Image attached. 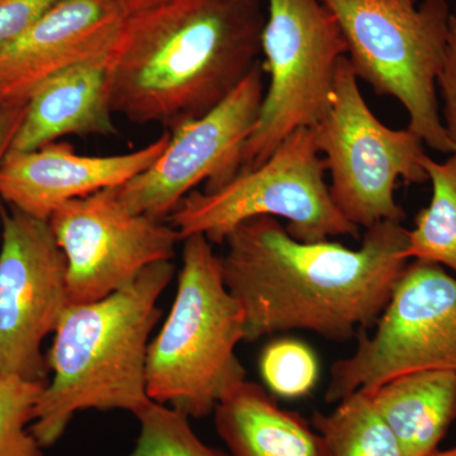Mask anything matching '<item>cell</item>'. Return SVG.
<instances>
[{
	"label": "cell",
	"instance_id": "6da1fadb",
	"mask_svg": "<svg viewBox=\"0 0 456 456\" xmlns=\"http://www.w3.org/2000/svg\"><path fill=\"white\" fill-rule=\"evenodd\" d=\"M408 230L383 221L359 248L301 242L281 220L250 218L231 231L222 278L245 314V342L288 331L349 341L375 326L407 268Z\"/></svg>",
	"mask_w": 456,
	"mask_h": 456
},
{
	"label": "cell",
	"instance_id": "7a4b0ae2",
	"mask_svg": "<svg viewBox=\"0 0 456 456\" xmlns=\"http://www.w3.org/2000/svg\"><path fill=\"white\" fill-rule=\"evenodd\" d=\"M264 0H169L128 14L108 59L114 116L167 131L217 107L260 61Z\"/></svg>",
	"mask_w": 456,
	"mask_h": 456
},
{
	"label": "cell",
	"instance_id": "3957f363",
	"mask_svg": "<svg viewBox=\"0 0 456 456\" xmlns=\"http://www.w3.org/2000/svg\"><path fill=\"white\" fill-rule=\"evenodd\" d=\"M174 274L171 260L159 261L106 298L66 307L46 358L53 380L29 426L42 448L55 445L77 412L122 410L136 416L151 402L147 351L163 316L159 298Z\"/></svg>",
	"mask_w": 456,
	"mask_h": 456
},
{
	"label": "cell",
	"instance_id": "277c9868",
	"mask_svg": "<svg viewBox=\"0 0 456 456\" xmlns=\"http://www.w3.org/2000/svg\"><path fill=\"white\" fill-rule=\"evenodd\" d=\"M183 241L175 301L147 351V395L189 419H204L246 380L236 355L245 341V314L207 237Z\"/></svg>",
	"mask_w": 456,
	"mask_h": 456
},
{
	"label": "cell",
	"instance_id": "5b68a950",
	"mask_svg": "<svg viewBox=\"0 0 456 456\" xmlns=\"http://www.w3.org/2000/svg\"><path fill=\"white\" fill-rule=\"evenodd\" d=\"M347 45L353 73L375 94L397 99L408 128L441 154H455L437 101L452 26L448 0H321Z\"/></svg>",
	"mask_w": 456,
	"mask_h": 456
},
{
	"label": "cell",
	"instance_id": "8992f818",
	"mask_svg": "<svg viewBox=\"0 0 456 456\" xmlns=\"http://www.w3.org/2000/svg\"><path fill=\"white\" fill-rule=\"evenodd\" d=\"M326 171L314 127L299 128L256 169L241 171L213 191L194 189L167 222L182 241L204 235L212 245L224 244L231 231L260 216L287 222L285 230L297 241L359 239L360 227L347 221L332 200Z\"/></svg>",
	"mask_w": 456,
	"mask_h": 456
},
{
	"label": "cell",
	"instance_id": "52a82bcc",
	"mask_svg": "<svg viewBox=\"0 0 456 456\" xmlns=\"http://www.w3.org/2000/svg\"><path fill=\"white\" fill-rule=\"evenodd\" d=\"M261 61L269 84L241 171L259 167L299 128L314 127L331 104L338 62L347 45L332 12L321 0H265Z\"/></svg>",
	"mask_w": 456,
	"mask_h": 456
},
{
	"label": "cell",
	"instance_id": "ba28073f",
	"mask_svg": "<svg viewBox=\"0 0 456 456\" xmlns=\"http://www.w3.org/2000/svg\"><path fill=\"white\" fill-rule=\"evenodd\" d=\"M314 130L341 215L365 230L383 221L402 224L406 213L395 202V184L428 182L425 143L410 128L393 130L371 112L346 56L338 62L331 104Z\"/></svg>",
	"mask_w": 456,
	"mask_h": 456
},
{
	"label": "cell",
	"instance_id": "9c48e42d",
	"mask_svg": "<svg viewBox=\"0 0 456 456\" xmlns=\"http://www.w3.org/2000/svg\"><path fill=\"white\" fill-rule=\"evenodd\" d=\"M356 341L331 367L327 403L412 371L456 373V278L437 264L408 263L374 334L360 331Z\"/></svg>",
	"mask_w": 456,
	"mask_h": 456
},
{
	"label": "cell",
	"instance_id": "30bf717a",
	"mask_svg": "<svg viewBox=\"0 0 456 456\" xmlns=\"http://www.w3.org/2000/svg\"><path fill=\"white\" fill-rule=\"evenodd\" d=\"M0 374L47 383L42 354L69 305L66 259L47 221L0 204Z\"/></svg>",
	"mask_w": 456,
	"mask_h": 456
},
{
	"label": "cell",
	"instance_id": "8fae6325",
	"mask_svg": "<svg viewBox=\"0 0 456 456\" xmlns=\"http://www.w3.org/2000/svg\"><path fill=\"white\" fill-rule=\"evenodd\" d=\"M118 188V187H117ZM117 188L62 204L49 224L66 259L69 305L101 301L175 255L178 231L131 212Z\"/></svg>",
	"mask_w": 456,
	"mask_h": 456
},
{
	"label": "cell",
	"instance_id": "7c38bea8",
	"mask_svg": "<svg viewBox=\"0 0 456 456\" xmlns=\"http://www.w3.org/2000/svg\"><path fill=\"white\" fill-rule=\"evenodd\" d=\"M261 60L217 107L170 131L169 145L149 169L117 188L137 215L167 221L197 185L213 191L241 170L242 152L259 118L264 93Z\"/></svg>",
	"mask_w": 456,
	"mask_h": 456
},
{
	"label": "cell",
	"instance_id": "4fadbf2b",
	"mask_svg": "<svg viewBox=\"0 0 456 456\" xmlns=\"http://www.w3.org/2000/svg\"><path fill=\"white\" fill-rule=\"evenodd\" d=\"M127 16L119 0H59L0 44V103H27L53 75L110 55Z\"/></svg>",
	"mask_w": 456,
	"mask_h": 456
},
{
	"label": "cell",
	"instance_id": "5bb4252c",
	"mask_svg": "<svg viewBox=\"0 0 456 456\" xmlns=\"http://www.w3.org/2000/svg\"><path fill=\"white\" fill-rule=\"evenodd\" d=\"M170 131L136 151L86 156L68 142L40 149H11L0 164V200L37 220L49 222L62 204L108 188L121 187L149 169L170 142Z\"/></svg>",
	"mask_w": 456,
	"mask_h": 456
},
{
	"label": "cell",
	"instance_id": "9a60e30c",
	"mask_svg": "<svg viewBox=\"0 0 456 456\" xmlns=\"http://www.w3.org/2000/svg\"><path fill=\"white\" fill-rule=\"evenodd\" d=\"M108 59L80 62L42 83L27 101L11 149L29 151L65 136L116 134L108 97Z\"/></svg>",
	"mask_w": 456,
	"mask_h": 456
},
{
	"label": "cell",
	"instance_id": "2e32d148",
	"mask_svg": "<svg viewBox=\"0 0 456 456\" xmlns=\"http://www.w3.org/2000/svg\"><path fill=\"white\" fill-rule=\"evenodd\" d=\"M213 416L232 456H329L311 422L279 406L259 384L245 380L231 389Z\"/></svg>",
	"mask_w": 456,
	"mask_h": 456
},
{
	"label": "cell",
	"instance_id": "e0dca14e",
	"mask_svg": "<svg viewBox=\"0 0 456 456\" xmlns=\"http://www.w3.org/2000/svg\"><path fill=\"white\" fill-rule=\"evenodd\" d=\"M368 395L397 437L404 456H430L439 450L456 419L454 371L398 375Z\"/></svg>",
	"mask_w": 456,
	"mask_h": 456
},
{
	"label": "cell",
	"instance_id": "ac0fdd59",
	"mask_svg": "<svg viewBox=\"0 0 456 456\" xmlns=\"http://www.w3.org/2000/svg\"><path fill=\"white\" fill-rule=\"evenodd\" d=\"M432 185L428 207L408 231V260L445 265L456 274V152L443 163L425 155L422 160Z\"/></svg>",
	"mask_w": 456,
	"mask_h": 456
},
{
	"label": "cell",
	"instance_id": "d6986e66",
	"mask_svg": "<svg viewBox=\"0 0 456 456\" xmlns=\"http://www.w3.org/2000/svg\"><path fill=\"white\" fill-rule=\"evenodd\" d=\"M311 424L322 437L329 456H404L368 393L347 395L332 412L316 411Z\"/></svg>",
	"mask_w": 456,
	"mask_h": 456
},
{
	"label": "cell",
	"instance_id": "ffe728a7",
	"mask_svg": "<svg viewBox=\"0 0 456 456\" xmlns=\"http://www.w3.org/2000/svg\"><path fill=\"white\" fill-rule=\"evenodd\" d=\"M46 384L0 374V456H44L28 425Z\"/></svg>",
	"mask_w": 456,
	"mask_h": 456
},
{
	"label": "cell",
	"instance_id": "44dd1931",
	"mask_svg": "<svg viewBox=\"0 0 456 456\" xmlns=\"http://www.w3.org/2000/svg\"><path fill=\"white\" fill-rule=\"evenodd\" d=\"M139 439L127 456H224L197 436L189 417L151 401L136 415Z\"/></svg>",
	"mask_w": 456,
	"mask_h": 456
},
{
	"label": "cell",
	"instance_id": "7402d4cb",
	"mask_svg": "<svg viewBox=\"0 0 456 456\" xmlns=\"http://www.w3.org/2000/svg\"><path fill=\"white\" fill-rule=\"evenodd\" d=\"M260 373L269 391L279 397H305L320 378V364L314 351L297 338H279L263 350Z\"/></svg>",
	"mask_w": 456,
	"mask_h": 456
},
{
	"label": "cell",
	"instance_id": "603a6c76",
	"mask_svg": "<svg viewBox=\"0 0 456 456\" xmlns=\"http://www.w3.org/2000/svg\"><path fill=\"white\" fill-rule=\"evenodd\" d=\"M59 0H0V44L16 37Z\"/></svg>",
	"mask_w": 456,
	"mask_h": 456
},
{
	"label": "cell",
	"instance_id": "cb8c5ba5",
	"mask_svg": "<svg viewBox=\"0 0 456 456\" xmlns=\"http://www.w3.org/2000/svg\"><path fill=\"white\" fill-rule=\"evenodd\" d=\"M437 86L443 97L444 126L448 132L450 140L456 147V20L452 18L448 53H446L445 65L441 71Z\"/></svg>",
	"mask_w": 456,
	"mask_h": 456
},
{
	"label": "cell",
	"instance_id": "d4e9b609",
	"mask_svg": "<svg viewBox=\"0 0 456 456\" xmlns=\"http://www.w3.org/2000/svg\"><path fill=\"white\" fill-rule=\"evenodd\" d=\"M27 103L0 107V164L5 158L20 123L25 118Z\"/></svg>",
	"mask_w": 456,
	"mask_h": 456
},
{
	"label": "cell",
	"instance_id": "484cf974",
	"mask_svg": "<svg viewBox=\"0 0 456 456\" xmlns=\"http://www.w3.org/2000/svg\"><path fill=\"white\" fill-rule=\"evenodd\" d=\"M125 5L126 11L128 14L134 13V12L143 11V9L152 8L155 5L163 4L169 0H119Z\"/></svg>",
	"mask_w": 456,
	"mask_h": 456
},
{
	"label": "cell",
	"instance_id": "4316f807",
	"mask_svg": "<svg viewBox=\"0 0 456 456\" xmlns=\"http://www.w3.org/2000/svg\"><path fill=\"white\" fill-rule=\"evenodd\" d=\"M430 456H456V446L449 450H436Z\"/></svg>",
	"mask_w": 456,
	"mask_h": 456
},
{
	"label": "cell",
	"instance_id": "83f0119b",
	"mask_svg": "<svg viewBox=\"0 0 456 456\" xmlns=\"http://www.w3.org/2000/svg\"><path fill=\"white\" fill-rule=\"evenodd\" d=\"M452 18L456 20V0H454V7L452 8Z\"/></svg>",
	"mask_w": 456,
	"mask_h": 456
},
{
	"label": "cell",
	"instance_id": "f1b7e54d",
	"mask_svg": "<svg viewBox=\"0 0 456 456\" xmlns=\"http://www.w3.org/2000/svg\"><path fill=\"white\" fill-rule=\"evenodd\" d=\"M0 107H3V104H2V103H0Z\"/></svg>",
	"mask_w": 456,
	"mask_h": 456
}]
</instances>
